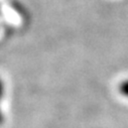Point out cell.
I'll list each match as a JSON object with an SVG mask.
<instances>
[{
	"label": "cell",
	"mask_w": 128,
	"mask_h": 128,
	"mask_svg": "<svg viewBox=\"0 0 128 128\" xmlns=\"http://www.w3.org/2000/svg\"><path fill=\"white\" fill-rule=\"evenodd\" d=\"M119 91L123 96H125V97L128 98V80H126V81H124L120 84Z\"/></svg>",
	"instance_id": "cell-1"
}]
</instances>
